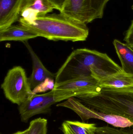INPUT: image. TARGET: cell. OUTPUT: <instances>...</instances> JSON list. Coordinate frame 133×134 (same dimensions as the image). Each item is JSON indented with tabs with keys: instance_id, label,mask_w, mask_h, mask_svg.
I'll return each mask as SVG.
<instances>
[{
	"instance_id": "obj_17",
	"label": "cell",
	"mask_w": 133,
	"mask_h": 134,
	"mask_svg": "<svg viewBox=\"0 0 133 134\" xmlns=\"http://www.w3.org/2000/svg\"><path fill=\"white\" fill-rule=\"evenodd\" d=\"M109 1L110 0H89L95 19L102 18L105 7Z\"/></svg>"
},
{
	"instance_id": "obj_12",
	"label": "cell",
	"mask_w": 133,
	"mask_h": 134,
	"mask_svg": "<svg viewBox=\"0 0 133 134\" xmlns=\"http://www.w3.org/2000/svg\"><path fill=\"white\" fill-rule=\"evenodd\" d=\"M101 87L121 89L133 88V75L123 71L99 81Z\"/></svg>"
},
{
	"instance_id": "obj_6",
	"label": "cell",
	"mask_w": 133,
	"mask_h": 134,
	"mask_svg": "<svg viewBox=\"0 0 133 134\" xmlns=\"http://www.w3.org/2000/svg\"><path fill=\"white\" fill-rule=\"evenodd\" d=\"M102 87L99 81L92 76L79 77L55 84V90L70 91L75 97L99 93Z\"/></svg>"
},
{
	"instance_id": "obj_16",
	"label": "cell",
	"mask_w": 133,
	"mask_h": 134,
	"mask_svg": "<svg viewBox=\"0 0 133 134\" xmlns=\"http://www.w3.org/2000/svg\"><path fill=\"white\" fill-rule=\"evenodd\" d=\"M94 134H133V127H116L105 126L97 127Z\"/></svg>"
},
{
	"instance_id": "obj_4",
	"label": "cell",
	"mask_w": 133,
	"mask_h": 134,
	"mask_svg": "<svg viewBox=\"0 0 133 134\" xmlns=\"http://www.w3.org/2000/svg\"><path fill=\"white\" fill-rule=\"evenodd\" d=\"M64 100L60 91L55 89L41 94H33L18 106L21 120L26 123L34 116L48 113L52 105Z\"/></svg>"
},
{
	"instance_id": "obj_20",
	"label": "cell",
	"mask_w": 133,
	"mask_h": 134,
	"mask_svg": "<svg viewBox=\"0 0 133 134\" xmlns=\"http://www.w3.org/2000/svg\"><path fill=\"white\" fill-rule=\"evenodd\" d=\"M56 8V9L61 12L66 0H48Z\"/></svg>"
},
{
	"instance_id": "obj_14",
	"label": "cell",
	"mask_w": 133,
	"mask_h": 134,
	"mask_svg": "<svg viewBox=\"0 0 133 134\" xmlns=\"http://www.w3.org/2000/svg\"><path fill=\"white\" fill-rule=\"evenodd\" d=\"M95 124L79 121H64L61 129L64 134H94L97 128Z\"/></svg>"
},
{
	"instance_id": "obj_13",
	"label": "cell",
	"mask_w": 133,
	"mask_h": 134,
	"mask_svg": "<svg viewBox=\"0 0 133 134\" xmlns=\"http://www.w3.org/2000/svg\"><path fill=\"white\" fill-rule=\"evenodd\" d=\"M116 53L122 64L123 71L133 75V49L126 44L117 39L113 42Z\"/></svg>"
},
{
	"instance_id": "obj_15",
	"label": "cell",
	"mask_w": 133,
	"mask_h": 134,
	"mask_svg": "<svg viewBox=\"0 0 133 134\" xmlns=\"http://www.w3.org/2000/svg\"><path fill=\"white\" fill-rule=\"evenodd\" d=\"M47 120L39 118L31 121L27 128V134H47Z\"/></svg>"
},
{
	"instance_id": "obj_3",
	"label": "cell",
	"mask_w": 133,
	"mask_h": 134,
	"mask_svg": "<svg viewBox=\"0 0 133 134\" xmlns=\"http://www.w3.org/2000/svg\"><path fill=\"white\" fill-rule=\"evenodd\" d=\"M1 87L5 98L18 106L34 94L26 71L20 66L9 70Z\"/></svg>"
},
{
	"instance_id": "obj_19",
	"label": "cell",
	"mask_w": 133,
	"mask_h": 134,
	"mask_svg": "<svg viewBox=\"0 0 133 134\" xmlns=\"http://www.w3.org/2000/svg\"><path fill=\"white\" fill-rule=\"evenodd\" d=\"M124 41L128 45L133 49V20L130 26L126 33Z\"/></svg>"
},
{
	"instance_id": "obj_9",
	"label": "cell",
	"mask_w": 133,
	"mask_h": 134,
	"mask_svg": "<svg viewBox=\"0 0 133 134\" xmlns=\"http://www.w3.org/2000/svg\"><path fill=\"white\" fill-rule=\"evenodd\" d=\"M55 6L48 0H26L20 13L19 19L31 23L37 17L52 12Z\"/></svg>"
},
{
	"instance_id": "obj_8",
	"label": "cell",
	"mask_w": 133,
	"mask_h": 134,
	"mask_svg": "<svg viewBox=\"0 0 133 134\" xmlns=\"http://www.w3.org/2000/svg\"><path fill=\"white\" fill-rule=\"evenodd\" d=\"M26 0H0V31L18 21Z\"/></svg>"
},
{
	"instance_id": "obj_5",
	"label": "cell",
	"mask_w": 133,
	"mask_h": 134,
	"mask_svg": "<svg viewBox=\"0 0 133 134\" xmlns=\"http://www.w3.org/2000/svg\"><path fill=\"white\" fill-rule=\"evenodd\" d=\"M57 106L70 109L80 117L83 122L90 119H97L104 121L115 127L133 126V123L127 119L115 115L102 113L94 110L86 106L79 99L74 97L70 98L64 102L58 104Z\"/></svg>"
},
{
	"instance_id": "obj_2",
	"label": "cell",
	"mask_w": 133,
	"mask_h": 134,
	"mask_svg": "<svg viewBox=\"0 0 133 134\" xmlns=\"http://www.w3.org/2000/svg\"><path fill=\"white\" fill-rule=\"evenodd\" d=\"M76 98L92 109L121 116L133 123V88L102 87L99 93Z\"/></svg>"
},
{
	"instance_id": "obj_18",
	"label": "cell",
	"mask_w": 133,
	"mask_h": 134,
	"mask_svg": "<svg viewBox=\"0 0 133 134\" xmlns=\"http://www.w3.org/2000/svg\"><path fill=\"white\" fill-rule=\"evenodd\" d=\"M55 86V80L48 78L37 85L33 90V93L37 94L40 93H46L48 91L54 90Z\"/></svg>"
},
{
	"instance_id": "obj_11",
	"label": "cell",
	"mask_w": 133,
	"mask_h": 134,
	"mask_svg": "<svg viewBox=\"0 0 133 134\" xmlns=\"http://www.w3.org/2000/svg\"><path fill=\"white\" fill-rule=\"evenodd\" d=\"M38 35L22 25H11L0 31V41H16L24 42L36 38Z\"/></svg>"
},
{
	"instance_id": "obj_1",
	"label": "cell",
	"mask_w": 133,
	"mask_h": 134,
	"mask_svg": "<svg viewBox=\"0 0 133 134\" xmlns=\"http://www.w3.org/2000/svg\"><path fill=\"white\" fill-rule=\"evenodd\" d=\"M19 24L43 37L53 41H83L89 35L86 24L71 19L60 13L47 14L37 17L30 24L19 20Z\"/></svg>"
},
{
	"instance_id": "obj_7",
	"label": "cell",
	"mask_w": 133,
	"mask_h": 134,
	"mask_svg": "<svg viewBox=\"0 0 133 134\" xmlns=\"http://www.w3.org/2000/svg\"><path fill=\"white\" fill-rule=\"evenodd\" d=\"M60 13L84 23L95 19L89 0H66Z\"/></svg>"
},
{
	"instance_id": "obj_21",
	"label": "cell",
	"mask_w": 133,
	"mask_h": 134,
	"mask_svg": "<svg viewBox=\"0 0 133 134\" xmlns=\"http://www.w3.org/2000/svg\"><path fill=\"white\" fill-rule=\"evenodd\" d=\"M28 133V130L27 129L26 130L23 131H18L16 133L12 134H27Z\"/></svg>"
},
{
	"instance_id": "obj_10",
	"label": "cell",
	"mask_w": 133,
	"mask_h": 134,
	"mask_svg": "<svg viewBox=\"0 0 133 134\" xmlns=\"http://www.w3.org/2000/svg\"><path fill=\"white\" fill-rule=\"evenodd\" d=\"M23 42L29 51L32 59L33 71L28 78V80L32 90L47 78L55 80V74L52 73L46 68L27 41Z\"/></svg>"
},
{
	"instance_id": "obj_22",
	"label": "cell",
	"mask_w": 133,
	"mask_h": 134,
	"mask_svg": "<svg viewBox=\"0 0 133 134\" xmlns=\"http://www.w3.org/2000/svg\"><path fill=\"white\" fill-rule=\"evenodd\" d=\"M132 9L133 10V5H132Z\"/></svg>"
}]
</instances>
